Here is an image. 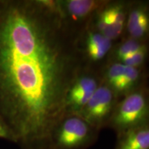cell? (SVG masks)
Returning <instances> with one entry per match:
<instances>
[{"instance_id":"1","label":"cell","mask_w":149,"mask_h":149,"mask_svg":"<svg viewBox=\"0 0 149 149\" xmlns=\"http://www.w3.org/2000/svg\"><path fill=\"white\" fill-rule=\"evenodd\" d=\"M79 40L57 1L0 0V118L25 149L50 146L66 115Z\"/></svg>"},{"instance_id":"2","label":"cell","mask_w":149,"mask_h":149,"mask_svg":"<svg viewBox=\"0 0 149 149\" xmlns=\"http://www.w3.org/2000/svg\"><path fill=\"white\" fill-rule=\"evenodd\" d=\"M148 113V102L144 89H136L126 94L116 104L111 120L113 126L121 131H128L144 122Z\"/></svg>"},{"instance_id":"3","label":"cell","mask_w":149,"mask_h":149,"mask_svg":"<svg viewBox=\"0 0 149 149\" xmlns=\"http://www.w3.org/2000/svg\"><path fill=\"white\" fill-rule=\"evenodd\" d=\"M91 125L77 115H67L54 132L53 141L59 149H76L91 137Z\"/></svg>"},{"instance_id":"4","label":"cell","mask_w":149,"mask_h":149,"mask_svg":"<svg viewBox=\"0 0 149 149\" xmlns=\"http://www.w3.org/2000/svg\"><path fill=\"white\" fill-rule=\"evenodd\" d=\"M116 98L114 91L109 86L101 83L77 115L91 126L100 125L111 117L117 104Z\"/></svg>"},{"instance_id":"5","label":"cell","mask_w":149,"mask_h":149,"mask_svg":"<svg viewBox=\"0 0 149 149\" xmlns=\"http://www.w3.org/2000/svg\"><path fill=\"white\" fill-rule=\"evenodd\" d=\"M85 69L72 81L67 93L66 115L79 114L101 84L97 76Z\"/></svg>"},{"instance_id":"6","label":"cell","mask_w":149,"mask_h":149,"mask_svg":"<svg viewBox=\"0 0 149 149\" xmlns=\"http://www.w3.org/2000/svg\"><path fill=\"white\" fill-rule=\"evenodd\" d=\"M124 3H108L99 10L97 28L98 31L110 40L120 37L126 20Z\"/></svg>"},{"instance_id":"7","label":"cell","mask_w":149,"mask_h":149,"mask_svg":"<svg viewBox=\"0 0 149 149\" xmlns=\"http://www.w3.org/2000/svg\"><path fill=\"white\" fill-rule=\"evenodd\" d=\"M108 1L95 0H67L58 1L59 8L66 19H85L88 17L101 10Z\"/></svg>"},{"instance_id":"8","label":"cell","mask_w":149,"mask_h":149,"mask_svg":"<svg viewBox=\"0 0 149 149\" xmlns=\"http://www.w3.org/2000/svg\"><path fill=\"white\" fill-rule=\"evenodd\" d=\"M112 46V41L101 33L89 31L85 40L86 55L91 61L97 62L103 59Z\"/></svg>"},{"instance_id":"9","label":"cell","mask_w":149,"mask_h":149,"mask_svg":"<svg viewBox=\"0 0 149 149\" xmlns=\"http://www.w3.org/2000/svg\"><path fill=\"white\" fill-rule=\"evenodd\" d=\"M149 130L146 126H138L126 132L118 149H148Z\"/></svg>"},{"instance_id":"10","label":"cell","mask_w":149,"mask_h":149,"mask_svg":"<svg viewBox=\"0 0 149 149\" xmlns=\"http://www.w3.org/2000/svg\"><path fill=\"white\" fill-rule=\"evenodd\" d=\"M140 72L137 68L125 66L124 72L119 82L118 86L115 91V94L117 96L120 94H127L133 90L138 82Z\"/></svg>"},{"instance_id":"11","label":"cell","mask_w":149,"mask_h":149,"mask_svg":"<svg viewBox=\"0 0 149 149\" xmlns=\"http://www.w3.org/2000/svg\"><path fill=\"white\" fill-rule=\"evenodd\" d=\"M124 68L125 65L122 63L115 62L113 63L107 69L106 74L107 81V85L109 86L115 93L124 72Z\"/></svg>"},{"instance_id":"12","label":"cell","mask_w":149,"mask_h":149,"mask_svg":"<svg viewBox=\"0 0 149 149\" xmlns=\"http://www.w3.org/2000/svg\"><path fill=\"white\" fill-rule=\"evenodd\" d=\"M149 22L146 8L143 6H137L131 10L127 19V30L128 33L141 24Z\"/></svg>"},{"instance_id":"13","label":"cell","mask_w":149,"mask_h":149,"mask_svg":"<svg viewBox=\"0 0 149 149\" xmlns=\"http://www.w3.org/2000/svg\"><path fill=\"white\" fill-rule=\"evenodd\" d=\"M145 47H146L145 45L137 42L136 40H134V39L128 40L123 43L122 45L118 48V49L117 50V58L119 60L122 61L125 57L130 55H133L136 52Z\"/></svg>"},{"instance_id":"14","label":"cell","mask_w":149,"mask_h":149,"mask_svg":"<svg viewBox=\"0 0 149 149\" xmlns=\"http://www.w3.org/2000/svg\"><path fill=\"white\" fill-rule=\"evenodd\" d=\"M146 47H145L136 52L133 55H130L124 58L121 61H122L121 63H122L125 66L137 68L139 66H140L144 63L145 59H146Z\"/></svg>"},{"instance_id":"15","label":"cell","mask_w":149,"mask_h":149,"mask_svg":"<svg viewBox=\"0 0 149 149\" xmlns=\"http://www.w3.org/2000/svg\"><path fill=\"white\" fill-rule=\"evenodd\" d=\"M0 138L6 139L15 141L13 135H12L10 130L6 125L5 123L1 120V118H0Z\"/></svg>"}]
</instances>
